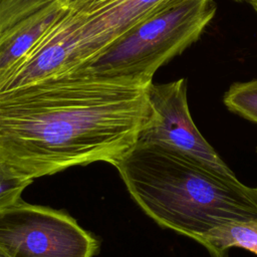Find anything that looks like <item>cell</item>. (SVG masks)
Wrapping results in <instances>:
<instances>
[{
  "label": "cell",
  "instance_id": "13",
  "mask_svg": "<svg viewBox=\"0 0 257 257\" xmlns=\"http://www.w3.org/2000/svg\"><path fill=\"white\" fill-rule=\"evenodd\" d=\"M248 3L252 6V8L255 10L257 13V0H248Z\"/></svg>",
  "mask_w": 257,
  "mask_h": 257
},
{
  "label": "cell",
  "instance_id": "3",
  "mask_svg": "<svg viewBox=\"0 0 257 257\" xmlns=\"http://www.w3.org/2000/svg\"><path fill=\"white\" fill-rule=\"evenodd\" d=\"M216 10L213 0L163 6L66 74L130 77L151 83L161 66L198 40Z\"/></svg>",
  "mask_w": 257,
  "mask_h": 257
},
{
  "label": "cell",
  "instance_id": "16",
  "mask_svg": "<svg viewBox=\"0 0 257 257\" xmlns=\"http://www.w3.org/2000/svg\"><path fill=\"white\" fill-rule=\"evenodd\" d=\"M255 189H256V191H257V188H255Z\"/></svg>",
  "mask_w": 257,
  "mask_h": 257
},
{
  "label": "cell",
  "instance_id": "9",
  "mask_svg": "<svg viewBox=\"0 0 257 257\" xmlns=\"http://www.w3.org/2000/svg\"><path fill=\"white\" fill-rule=\"evenodd\" d=\"M223 101L232 112L257 123V79L233 83Z\"/></svg>",
  "mask_w": 257,
  "mask_h": 257
},
{
  "label": "cell",
  "instance_id": "12",
  "mask_svg": "<svg viewBox=\"0 0 257 257\" xmlns=\"http://www.w3.org/2000/svg\"><path fill=\"white\" fill-rule=\"evenodd\" d=\"M69 11H82L103 0H60Z\"/></svg>",
  "mask_w": 257,
  "mask_h": 257
},
{
  "label": "cell",
  "instance_id": "1",
  "mask_svg": "<svg viewBox=\"0 0 257 257\" xmlns=\"http://www.w3.org/2000/svg\"><path fill=\"white\" fill-rule=\"evenodd\" d=\"M151 83L69 73L0 92V158L33 180L112 164L151 115Z\"/></svg>",
  "mask_w": 257,
  "mask_h": 257
},
{
  "label": "cell",
  "instance_id": "15",
  "mask_svg": "<svg viewBox=\"0 0 257 257\" xmlns=\"http://www.w3.org/2000/svg\"><path fill=\"white\" fill-rule=\"evenodd\" d=\"M0 257H7V256H6V255H5V254L0 250Z\"/></svg>",
  "mask_w": 257,
  "mask_h": 257
},
{
  "label": "cell",
  "instance_id": "5",
  "mask_svg": "<svg viewBox=\"0 0 257 257\" xmlns=\"http://www.w3.org/2000/svg\"><path fill=\"white\" fill-rule=\"evenodd\" d=\"M98 246L63 211L22 199L0 210V250L7 257H93Z\"/></svg>",
  "mask_w": 257,
  "mask_h": 257
},
{
  "label": "cell",
  "instance_id": "8",
  "mask_svg": "<svg viewBox=\"0 0 257 257\" xmlns=\"http://www.w3.org/2000/svg\"><path fill=\"white\" fill-rule=\"evenodd\" d=\"M198 243L212 257H227L232 247L244 248L257 255V219L222 224L207 232Z\"/></svg>",
  "mask_w": 257,
  "mask_h": 257
},
{
  "label": "cell",
  "instance_id": "4",
  "mask_svg": "<svg viewBox=\"0 0 257 257\" xmlns=\"http://www.w3.org/2000/svg\"><path fill=\"white\" fill-rule=\"evenodd\" d=\"M183 0H103L68 11L9 75L5 87L18 88L70 72L155 10Z\"/></svg>",
  "mask_w": 257,
  "mask_h": 257
},
{
  "label": "cell",
  "instance_id": "14",
  "mask_svg": "<svg viewBox=\"0 0 257 257\" xmlns=\"http://www.w3.org/2000/svg\"><path fill=\"white\" fill-rule=\"evenodd\" d=\"M235 2H238V3H243V2H248V0H233Z\"/></svg>",
  "mask_w": 257,
  "mask_h": 257
},
{
  "label": "cell",
  "instance_id": "2",
  "mask_svg": "<svg viewBox=\"0 0 257 257\" xmlns=\"http://www.w3.org/2000/svg\"><path fill=\"white\" fill-rule=\"evenodd\" d=\"M111 165L150 218L197 242L222 224L257 219L255 188L175 148L137 142Z\"/></svg>",
  "mask_w": 257,
  "mask_h": 257
},
{
  "label": "cell",
  "instance_id": "7",
  "mask_svg": "<svg viewBox=\"0 0 257 257\" xmlns=\"http://www.w3.org/2000/svg\"><path fill=\"white\" fill-rule=\"evenodd\" d=\"M68 11L56 0L0 34V85Z\"/></svg>",
  "mask_w": 257,
  "mask_h": 257
},
{
  "label": "cell",
  "instance_id": "6",
  "mask_svg": "<svg viewBox=\"0 0 257 257\" xmlns=\"http://www.w3.org/2000/svg\"><path fill=\"white\" fill-rule=\"evenodd\" d=\"M152 112L141 128L138 143L169 146L227 174L235 175L199 132L191 116L186 79L152 82L148 88Z\"/></svg>",
  "mask_w": 257,
  "mask_h": 257
},
{
  "label": "cell",
  "instance_id": "11",
  "mask_svg": "<svg viewBox=\"0 0 257 257\" xmlns=\"http://www.w3.org/2000/svg\"><path fill=\"white\" fill-rule=\"evenodd\" d=\"M56 0H0V34Z\"/></svg>",
  "mask_w": 257,
  "mask_h": 257
},
{
  "label": "cell",
  "instance_id": "10",
  "mask_svg": "<svg viewBox=\"0 0 257 257\" xmlns=\"http://www.w3.org/2000/svg\"><path fill=\"white\" fill-rule=\"evenodd\" d=\"M32 182L33 179L18 173L0 158V210L19 201Z\"/></svg>",
  "mask_w": 257,
  "mask_h": 257
}]
</instances>
